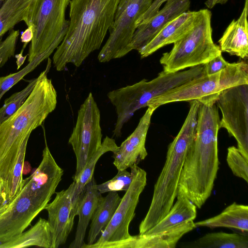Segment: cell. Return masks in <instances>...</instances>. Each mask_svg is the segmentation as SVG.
Masks as SVG:
<instances>
[{
    "label": "cell",
    "mask_w": 248,
    "mask_h": 248,
    "mask_svg": "<svg viewBox=\"0 0 248 248\" xmlns=\"http://www.w3.org/2000/svg\"><path fill=\"white\" fill-rule=\"evenodd\" d=\"M196 227L210 228L227 227L238 230L247 233L248 231V206L235 202L228 206L219 214L211 218L195 222Z\"/></svg>",
    "instance_id": "cell-21"
},
{
    "label": "cell",
    "mask_w": 248,
    "mask_h": 248,
    "mask_svg": "<svg viewBox=\"0 0 248 248\" xmlns=\"http://www.w3.org/2000/svg\"><path fill=\"white\" fill-rule=\"evenodd\" d=\"M226 161L233 175L248 183V159L234 146L228 148Z\"/></svg>",
    "instance_id": "cell-30"
},
{
    "label": "cell",
    "mask_w": 248,
    "mask_h": 248,
    "mask_svg": "<svg viewBox=\"0 0 248 248\" xmlns=\"http://www.w3.org/2000/svg\"><path fill=\"white\" fill-rule=\"evenodd\" d=\"M4 1V0H0V3L3 2Z\"/></svg>",
    "instance_id": "cell-38"
},
{
    "label": "cell",
    "mask_w": 248,
    "mask_h": 248,
    "mask_svg": "<svg viewBox=\"0 0 248 248\" xmlns=\"http://www.w3.org/2000/svg\"><path fill=\"white\" fill-rule=\"evenodd\" d=\"M130 0H121L115 15H118L120 14L125 8Z\"/></svg>",
    "instance_id": "cell-36"
},
{
    "label": "cell",
    "mask_w": 248,
    "mask_h": 248,
    "mask_svg": "<svg viewBox=\"0 0 248 248\" xmlns=\"http://www.w3.org/2000/svg\"><path fill=\"white\" fill-rule=\"evenodd\" d=\"M19 36V31L13 29L4 40L0 38V68L14 56Z\"/></svg>",
    "instance_id": "cell-32"
},
{
    "label": "cell",
    "mask_w": 248,
    "mask_h": 248,
    "mask_svg": "<svg viewBox=\"0 0 248 248\" xmlns=\"http://www.w3.org/2000/svg\"><path fill=\"white\" fill-rule=\"evenodd\" d=\"M187 248H248V236L245 233L224 232L208 233L183 244Z\"/></svg>",
    "instance_id": "cell-25"
},
{
    "label": "cell",
    "mask_w": 248,
    "mask_h": 248,
    "mask_svg": "<svg viewBox=\"0 0 248 248\" xmlns=\"http://www.w3.org/2000/svg\"><path fill=\"white\" fill-rule=\"evenodd\" d=\"M196 228L193 220L188 221L163 232L132 235L113 248H174L184 235Z\"/></svg>",
    "instance_id": "cell-18"
},
{
    "label": "cell",
    "mask_w": 248,
    "mask_h": 248,
    "mask_svg": "<svg viewBox=\"0 0 248 248\" xmlns=\"http://www.w3.org/2000/svg\"><path fill=\"white\" fill-rule=\"evenodd\" d=\"M121 0H71L69 24L52 58L58 71L67 64L80 66L89 55L99 49L110 28Z\"/></svg>",
    "instance_id": "cell-3"
},
{
    "label": "cell",
    "mask_w": 248,
    "mask_h": 248,
    "mask_svg": "<svg viewBox=\"0 0 248 248\" xmlns=\"http://www.w3.org/2000/svg\"><path fill=\"white\" fill-rule=\"evenodd\" d=\"M190 0H170L154 16L136 26L132 49L138 51L146 45L169 22L189 11Z\"/></svg>",
    "instance_id": "cell-16"
},
{
    "label": "cell",
    "mask_w": 248,
    "mask_h": 248,
    "mask_svg": "<svg viewBox=\"0 0 248 248\" xmlns=\"http://www.w3.org/2000/svg\"><path fill=\"white\" fill-rule=\"evenodd\" d=\"M47 66L39 76L36 84L24 104L0 124V180L7 197L14 168L22 145L28 144L32 131L41 125L56 108L57 92L47 74Z\"/></svg>",
    "instance_id": "cell-2"
},
{
    "label": "cell",
    "mask_w": 248,
    "mask_h": 248,
    "mask_svg": "<svg viewBox=\"0 0 248 248\" xmlns=\"http://www.w3.org/2000/svg\"><path fill=\"white\" fill-rule=\"evenodd\" d=\"M118 148L115 140L108 136H106L101 146L90 159L80 174L74 180L76 187L72 199L73 215L77 216V206L79 195L84 186L92 179L96 164L100 157L108 152H113Z\"/></svg>",
    "instance_id": "cell-27"
},
{
    "label": "cell",
    "mask_w": 248,
    "mask_h": 248,
    "mask_svg": "<svg viewBox=\"0 0 248 248\" xmlns=\"http://www.w3.org/2000/svg\"><path fill=\"white\" fill-rule=\"evenodd\" d=\"M203 65L174 73L163 70L150 81L143 79L133 85L108 92L107 96L115 107L117 114L113 136L120 137L124 125L137 110L147 107L151 99L203 75Z\"/></svg>",
    "instance_id": "cell-6"
},
{
    "label": "cell",
    "mask_w": 248,
    "mask_h": 248,
    "mask_svg": "<svg viewBox=\"0 0 248 248\" xmlns=\"http://www.w3.org/2000/svg\"><path fill=\"white\" fill-rule=\"evenodd\" d=\"M50 228L47 220L40 218L34 225L25 232L0 243V248H21L38 246L51 248Z\"/></svg>",
    "instance_id": "cell-22"
},
{
    "label": "cell",
    "mask_w": 248,
    "mask_h": 248,
    "mask_svg": "<svg viewBox=\"0 0 248 248\" xmlns=\"http://www.w3.org/2000/svg\"><path fill=\"white\" fill-rule=\"evenodd\" d=\"M248 0H245L242 12L237 19L228 26L218 40L221 52L242 59L248 57Z\"/></svg>",
    "instance_id": "cell-19"
},
{
    "label": "cell",
    "mask_w": 248,
    "mask_h": 248,
    "mask_svg": "<svg viewBox=\"0 0 248 248\" xmlns=\"http://www.w3.org/2000/svg\"><path fill=\"white\" fill-rule=\"evenodd\" d=\"M25 48H22V49L21 51V53L20 54H18V55H16V57L17 58V69L19 68V67H20L22 63L24 62L26 57H27V55L25 56V57H23L22 56V53H23V51L24 50Z\"/></svg>",
    "instance_id": "cell-37"
},
{
    "label": "cell",
    "mask_w": 248,
    "mask_h": 248,
    "mask_svg": "<svg viewBox=\"0 0 248 248\" xmlns=\"http://www.w3.org/2000/svg\"><path fill=\"white\" fill-rule=\"evenodd\" d=\"M147 182L145 170L136 167L135 174L132 182L123 197L108 226L101 232L99 239L91 245L83 248H113L121 242L131 237L129 227L135 215V210L140 194Z\"/></svg>",
    "instance_id": "cell-11"
},
{
    "label": "cell",
    "mask_w": 248,
    "mask_h": 248,
    "mask_svg": "<svg viewBox=\"0 0 248 248\" xmlns=\"http://www.w3.org/2000/svg\"><path fill=\"white\" fill-rule=\"evenodd\" d=\"M37 79L36 78L30 80L25 88L5 100L3 105L0 108V124L12 115L24 104L32 92Z\"/></svg>",
    "instance_id": "cell-28"
},
{
    "label": "cell",
    "mask_w": 248,
    "mask_h": 248,
    "mask_svg": "<svg viewBox=\"0 0 248 248\" xmlns=\"http://www.w3.org/2000/svg\"><path fill=\"white\" fill-rule=\"evenodd\" d=\"M153 0H130L124 10L115 16L108 39L97 57L100 62L122 58L132 51L136 22Z\"/></svg>",
    "instance_id": "cell-13"
},
{
    "label": "cell",
    "mask_w": 248,
    "mask_h": 248,
    "mask_svg": "<svg viewBox=\"0 0 248 248\" xmlns=\"http://www.w3.org/2000/svg\"><path fill=\"white\" fill-rule=\"evenodd\" d=\"M198 15L199 11H187L171 20L146 45L138 51L141 59L180 40L194 27Z\"/></svg>",
    "instance_id": "cell-17"
},
{
    "label": "cell",
    "mask_w": 248,
    "mask_h": 248,
    "mask_svg": "<svg viewBox=\"0 0 248 248\" xmlns=\"http://www.w3.org/2000/svg\"><path fill=\"white\" fill-rule=\"evenodd\" d=\"M121 198L116 191L109 192L105 197H102L91 218L87 237V244H93L100 233L112 219Z\"/></svg>",
    "instance_id": "cell-24"
},
{
    "label": "cell",
    "mask_w": 248,
    "mask_h": 248,
    "mask_svg": "<svg viewBox=\"0 0 248 248\" xmlns=\"http://www.w3.org/2000/svg\"><path fill=\"white\" fill-rule=\"evenodd\" d=\"M34 0H4L0 6V38L25 21Z\"/></svg>",
    "instance_id": "cell-26"
},
{
    "label": "cell",
    "mask_w": 248,
    "mask_h": 248,
    "mask_svg": "<svg viewBox=\"0 0 248 248\" xmlns=\"http://www.w3.org/2000/svg\"><path fill=\"white\" fill-rule=\"evenodd\" d=\"M177 200L167 214L144 233L152 234L164 231L183 222L194 220L197 207L185 196L177 194Z\"/></svg>",
    "instance_id": "cell-23"
},
{
    "label": "cell",
    "mask_w": 248,
    "mask_h": 248,
    "mask_svg": "<svg viewBox=\"0 0 248 248\" xmlns=\"http://www.w3.org/2000/svg\"><path fill=\"white\" fill-rule=\"evenodd\" d=\"M228 64L221 54L203 64V74L204 75L216 74L224 69Z\"/></svg>",
    "instance_id": "cell-33"
},
{
    "label": "cell",
    "mask_w": 248,
    "mask_h": 248,
    "mask_svg": "<svg viewBox=\"0 0 248 248\" xmlns=\"http://www.w3.org/2000/svg\"><path fill=\"white\" fill-rule=\"evenodd\" d=\"M0 181H1L0 180Z\"/></svg>",
    "instance_id": "cell-40"
},
{
    "label": "cell",
    "mask_w": 248,
    "mask_h": 248,
    "mask_svg": "<svg viewBox=\"0 0 248 248\" xmlns=\"http://www.w3.org/2000/svg\"><path fill=\"white\" fill-rule=\"evenodd\" d=\"M63 170L46 142L42 159L36 170L23 180L22 186L0 215V243L23 232L49 203L62 180Z\"/></svg>",
    "instance_id": "cell-4"
},
{
    "label": "cell",
    "mask_w": 248,
    "mask_h": 248,
    "mask_svg": "<svg viewBox=\"0 0 248 248\" xmlns=\"http://www.w3.org/2000/svg\"><path fill=\"white\" fill-rule=\"evenodd\" d=\"M169 0H153L147 10L137 20L136 26L139 23L147 20L154 16L160 10L162 5Z\"/></svg>",
    "instance_id": "cell-34"
},
{
    "label": "cell",
    "mask_w": 248,
    "mask_h": 248,
    "mask_svg": "<svg viewBox=\"0 0 248 248\" xmlns=\"http://www.w3.org/2000/svg\"><path fill=\"white\" fill-rule=\"evenodd\" d=\"M76 187L73 181L68 187L56 192L53 201L45 208L51 231V248H58L66 242L74 222L72 199Z\"/></svg>",
    "instance_id": "cell-14"
},
{
    "label": "cell",
    "mask_w": 248,
    "mask_h": 248,
    "mask_svg": "<svg viewBox=\"0 0 248 248\" xmlns=\"http://www.w3.org/2000/svg\"><path fill=\"white\" fill-rule=\"evenodd\" d=\"M46 58L42 56L38 57L19 71L6 76L0 77V100L3 95L28 73L33 70Z\"/></svg>",
    "instance_id": "cell-31"
},
{
    "label": "cell",
    "mask_w": 248,
    "mask_h": 248,
    "mask_svg": "<svg viewBox=\"0 0 248 248\" xmlns=\"http://www.w3.org/2000/svg\"><path fill=\"white\" fill-rule=\"evenodd\" d=\"M213 102H200L194 140L186 154L177 194L201 208L210 197L219 169L217 136L220 118Z\"/></svg>",
    "instance_id": "cell-1"
},
{
    "label": "cell",
    "mask_w": 248,
    "mask_h": 248,
    "mask_svg": "<svg viewBox=\"0 0 248 248\" xmlns=\"http://www.w3.org/2000/svg\"><path fill=\"white\" fill-rule=\"evenodd\" d=\"M248 84V64L246 61L229 63L221 71L197 78L151 99L147 105L155 109L179 101L197 100L216 103L220 93L235 86Z\"/></svg>",
    "instance_id": "cell-9"
},
{
    "label": "cell",
    "mask_w": 248,
    "mask_h": 248,
    "mask_svg": "<svg viewBox=\"0 0 248 248\" xmlns=\"http://www.w3.org/2000/svg\"><path fill=\"white\" fill-rule=\"evenodd\" d=\"M216 104L222 113L220 128L234 138L238 149L248 159V84L222 91Z\"/></svg>",
    "instance_id": "cell-12"
},
{
    "label": "cell",
    "mask_w": 248,
    "mask_h": 248,
    "mask_svg": "<svg viewBox=\"0 0 248 248\" xmlns=\"http://www.w3.org/2000/svg\"><path fill=\"white\" fill-rule=\"evenodd\" d=\"M2 3V2L0 3V6L1 5V3Z\"/></svg>",
    "instance_id": "cell-39"
},
{
    "label": "cell",
    "mask_w": 248,
    "mask_h": 248,
    "mask_svg": "<svg viewBox=\"0 0 248 248\" xmlns=\"http://www.w3.org/2000/svg\"><path fill=\"white\" fill-rule=\"evenodd\" d=\"M190 102L185 121L177 136L170 143L166 159L154 186L148 211L139 225V233L146 232L168 213L177 195L178 185L187 151L195 135L200 102Z\"/></svg>",
    "instance_id": "cell-5"
},
{
    "label": "cell",
    "mask_w": 248,
    "mask_h": 248,
    "mask_svg": "<svg viewBox=\"0 0 248 248\" xmlns=\"http://www.w3.org/2000/svg\"><path fill=\"white\" fill-rule=\"evenodd\" d=\"M136 165L130 168V171L126 170H118L117 174L112 179L96 185L98 191L101 194L111 191H127L134 179Z\"/></svg>",
    "instance_id": "cell-29"
},
{
    "label": "cell",
    "mask_w": 248,
    "mask_h": 248,
    "mask_svg": "<svg viewBox=\"0 0 248 248\" xmlns=\"http://www.w3.org/2000/svg\"><path fill=\"white\" fill-rule=\"evenodd\" d=\"M100 110L90 92L80 106L76 125L69 139L76 157L75 179L102 144Z\"/></svg>",
    "instance_id": "cell-10"
},
{
    "label": "cell",
    "mask_w": 248,
    "mask_h": 248,
    "mask_svg": "<svg viewBox=\"0 0 248 248\" xmlns=\"http://www.w3.org/2000/svg\"><path fill=\"white\" fill-rule=\"evenodd\" d=\"M228 0H207L205 2V6L209 9L213 8L217 4H225Z\"/></svg>",
    "instance_id": "cell-35"
},
{
    "label": "cell",
    "mask_w": 248,
    "mask_h": 248,
    "mask_svg": "<svg viewBox=\"0 0 248 248\" xmlns=\"http://www.w3.org/2000/svg\"><path fill=\"white\" fill-rule=\"evenodd\" d=\"M96 185L93 176L79 195L77 206L78 221L75 238L70 244L69 248H83L85 244L84 238L87 227L102 198Z\"/></svg>",
    "instance_id": "cell-20"
},
{
    "label": "cell",
    "mask_w": 248,
    "mask_h": 248,
    "mask_svg": "<svg viewBox=\"0 0 248 248\" xmlns=\"http://www.w3.org/2000/svg\"><path fill=\"white\" fill-rule=\"evenodd\" d=\"M70 0H34L24 23L27 28L20 39L23 46L30 43L28 60L39 56L46 59L62 41L68 30L69 20L65 18Z\"/></svg>",
    "instance_id": "cell-7"
},
{
    "label": "cell",
    "mask_w": 248,
    "mask_h": 248,
    "mask_svg": "<svg viewBox=\"0 0 248 248\" xmlns=\"http://www.w3.org/2000/svg\"><path fill=\"white\" fill-rule=\"evenodd\" d=\"M211 16L208 9L199 10L194 27L162 54L159 61L164 71L174 73L203 65L222 53L213 39Z\"/></svg>",
    "instance_id": "cell-8"
},
{
    "label": "cell",
    "mask_w": 248,
    "mask_h": 248,
    "mask_svg": "<svg viewBox=\"0 0 248 248\" xmlns=\"http://www.w3.org/2000/svg\"><path fill=\"white\" fill-rule=\"evenodd\" d=\"M155 110L148 107L134 131L113 152V164L118 171L138 165L147 156L146 139L151 117Z\"/></svg>",
    "instance_id": "cell-15"
}]
</instances>
